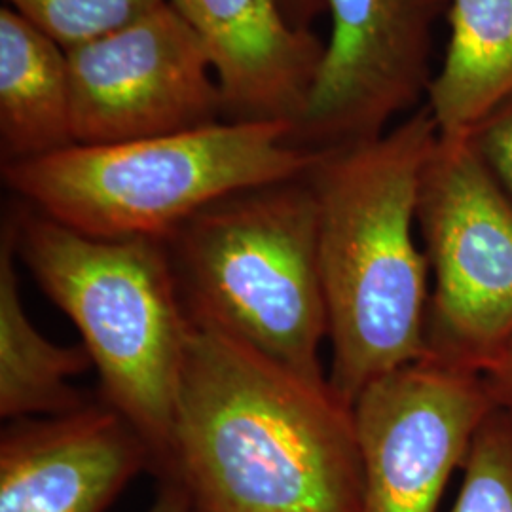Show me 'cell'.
Wrapping results in <instances>:
<instances>
[{
	"label": "cell",
	"instance_id": "1",
	"mask_svg": "<svg viewBox=\"0 0 512 512\" xmlns=\"http://www.w3.org/2000/svg\"><path fill=\"white\" fill-rule=\"evenodd\" d=\"M160 480L194 512H361L353 406L219 332L190 323Z\"/></svg>",
	"mask_w": 512,
	"mask_h": 512
},
{
	"label": "cell",
	"instance_id": "2",
	"mask_svg": "<svg viewBox=\"0 0 512 512\" xmlns=\"http://www.w3.org/2000/svg\"><path fill=\"white\" fill-rule=\"evenodd\" d=\"M439 129L429 107L378 139L319 152V264L329 313V384L355 403L427 357L429 262L416 239L421 175Z\"/></svg>",
	"mask_w": 512,
	"mask_h": 512
},
{
	"label": "cell",
	"instance_id": "3",
	"mask_svg": "<svg viewBox=\"0 0 512 512\" xmlns=\"http://www.w3.org/2000/svg\"><path fill=\"white\" fill-rule=\"evenodd\" d=\"M6 222L18 260L80 332L101 401L141 433L160 475L190 338L164 239L92 238L23 202Z\"/></svg>",
	"mask_w": 512,
	"mask_h": 512
},
{
	"label": "cell",
	"instance_id": "4",
	"mask_svg": "<svg viewBox=\"0 0 512 512\" xmlns=\"http://www.w3.org/2000/svg\"><path fill=\"white\" fill-rule=\"evenodd\" d=\"M308 171L232 192L164 241L194 327L327 382L319 349L329 338V313Z\"/></svg>",
	"mask_w": 512,
	"mask_h": 512
},
{
	"label": "cell",
	"instance_id": "5",
	"mask_svg": "<svg viewBox=\"0 0 512 512\" xmlns=\"http://www.w3.org/2000/svg\"><path fill=\"white\" fill-rule=\"evenodd\" d=\"M283 122H230L2 165L19 202L80 234L167 239L220 198L302 175L315 152Z\"/></svg>",
	"mask_w": 512,
	"mask_h": 512
},
{
	"label": "cell",
	"instance_id": "6",
	"mask_svg": "<svg viewBox=\"0 0 512 512\" xmlns=\"http://www.w3.org/2000/svg\"><path fill=\"white\" fill-rule=\"evenodd\" d=\"M418 226L433 275L427 359L484 374L512 344V200L469 137H439Z\"/></svg>",
	"mask_w": 512,
	"mask_h": 512
},
{
	"label": "cell",
	"instance_id": "7",
	"mask_svg": "<svg viewBox=\"0 0 512 512\" xmlns=\"http://www.w3.org/2000/svg\"><path fill=\"white\" fill-rule=\"evenodd\" d=\"M67 61L76 145L171 135L224 120L209 54L169 2L67 50Z\"/></svg>",
	"mask_w": 512,
	"mask_h": 512
},
{
	"label": "cell",
	"instance_id": "8",
	"mask_svg": "<svg viewBox=\"0 0 512 512\" xmlns=\"http://www.w3.org/2000/svg\"><path fill=\"white\" fill-rule=\"evenodd\" d=\"M494 408L482 374L427 357L365 387L353 403L361 512H437Z\"/></svg>",
	"mask_w": 512,
	"mask_h": 512
},
{
	"label": "cell",
	"instance_id": "9",
	"mask_svg": "<svg viewBox=\"0 0 512 512\" xmlns=\"http://www.w3.org/2000/svg\"><path fill=\"white\" fill-rule=\"evenodd\" d=\"M448 0H325L330 38L291 145L327 152L378 139L433 80V25Z\"/></svg>",
	"mask_w": 512,
	"mask_h": 512
},
{
	"label": "cell",
	"instance_id": "10",
	"mask_svg": "<svg viewBox=\"0 0 512 512\" xmlns=\"http://www.w3.org/2000/svg\"><path fill=\"white\" fill-rule=\"evenodd\" d=\"M154 458L112 406L8 421L0 437V512H105Z\"/></svg>",
	"mask_w": 512,
	"mask_h": 512
},
{
	"label": "cell",
	"instance_id": "11",
	"mask_svg": "<svg viewBox=\"0 0 512 512\" xmlns=\"http://www.w3.org/2000/svg\"><path fill=\"white\" fill-rule=\"evenodd\" d=\"M202 40L224 101V120L294 129L325 55L279 0H167Z\"/></svg>",
	"mask_w": 512,
	"mask_h": 512
},
{
	"label": "cell",
	"instance_id": "12",
	"mask_svg": "<svg viewBox=\"0 0 512 512\" xmlns=\"http://www.w3.org/2000/svg\"><path fill=\"white\" fill-rule=\"evenodd\" d=\"M76 145L67 50L16 10H0L2 165Z\"/></svg>",
	"mask_w": 512,
	"mask_h": 512
},
{
	"label": "cell",
	"instance_id": "13",
	"mask_svg": "<svg viewBox=\"0 0 512 512\" xmlns=\"http://www.w3.org/2000/svg\"><path fill=\"white\" fill-rule=\"evenodd\" d=\"M450 38L427 90L440 139H467L512 97V0H448Z\"/></svg>",
	"mask_w": 512,
	"mask_h": 512
},
{
	"label": "cell",
	"instance_id": "14",
	"mask_svg": "<svg viewBox=\"0 0 512 512\" xmlns=\"http://www.w3.org/2000/svg\"><path fill=\"white\" fill-rule=\"evenodd\" d=\"M14 236L4 220L0 238V416L16 421L69 414L88 401L71 382L92 368L84 344L59 346L31 323L16 268Z\"/></svg>",
	"mask_w": 512,
	"mask_h": 512
},
{
	"label": "cell",
	"instance_id": "15",
	"mask_svg": "<svg viewBox=\"0 0 512 512\" xmlns=\"http://www.w3.org/2000/svg\"><path fill=\"white\" fill-rule=\"evenodd\" d=\"M42 33L71 50L105 37L162 6L167 0H4Z\"/></svg>",
	"mask_w": 512,
	"mask_h": 512
},
{
	"label": "cell",
	"instance_id": "16",
	"mask_svg": "<svg viewBox=\"0 0 512 512\" xmlns=\"http://www.w3.org/2000/svg\"><path fill=\"white\" fill-rule=\"evenodd\" d=\"M450 512H512V423L499 410L478 429Z\"/></svg>",
	"mask_w": 512,
	"mask_h": 512
},
{
	"label": "cell",
	"instance_id": "17",
	"mask_svg": "<svg viewBox=\"0 0 512 512\" xmlns=\"http://www.w3.org/2000/svg\"><path fill=\"white\" fill-rule=\"evenodd\" d=\"M469 139L512 200V97L475 128Z\"/></svg>",
	"mask_w": 512,
	"mask_h": 512
},
{
	"label": "cell",
	"instance_id": "18",
	"mask_svg": "<svg viewBox=\"0 0 512 512\" xmlns=\"http://www.w3.org/2000/svg\"><path fill=\"white\" fill-rule=\"evenodd\" d=\"M482 378L488 385L495 410L507 416L512 423V344L497 363L482 374Z\"/></svg>",
	"mask_w": 512,
	"mask_h": 512
},
{
	"label": "cell",
	"instance_id": "19",
	"mask_svg": "<svg viewBox=\"0 0 512 512\" xmlns=\"http://www.w3.org/2000/svg\"><path fill=\"white\" fill-rule=\"evenodd\" d=\"M285 18L296 29H311V23L325 12V0H279Z\"/></svg>",
	"mask_w": 512,
	"mask_h": 512
},
{
	"label": "cell",
	"instance_id": "20",
	"mask_svg": "<svg viewBox=\"0 0 512 512\" xmlns=\"http://www.w3.org/2000/svg\"><path fill=\"white\" fill-rule=\"evenodd\" d=\"M147 512H194L192 505L188 501V497L181 490V486H177L171 480H162L160 484V492L156 495L154 503L150 505Z\"/></svg>",
	"mask_w": 512,
	"mask_h": 512
}]
</instances>
